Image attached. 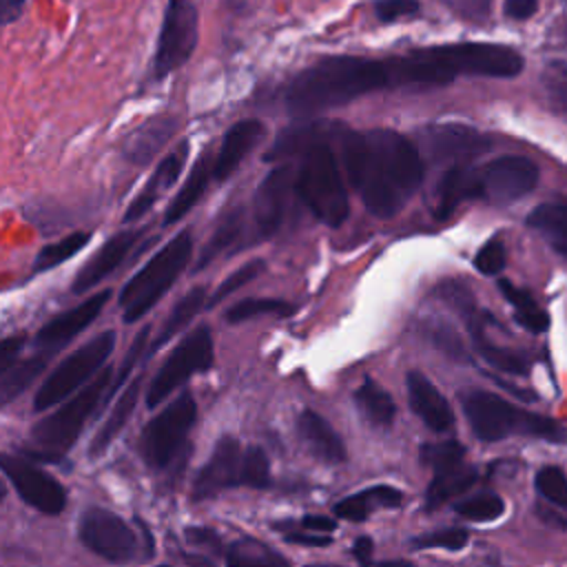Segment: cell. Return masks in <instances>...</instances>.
<instances>
[{
    "label": "cell",
    "mask_w": 567,
    "mask_h": 567,
    "mask_svg": "<svg viewBox=\"0 0 567 567\" xmlns=\"http://www.w3.org/2000/svg\"><path fill=\"white\" fill-rule=\"evenodd\" d=\"M339 142L348 179L368 213L379 219L394 217L423 182L419 148L390 128H343Z\"/></svg>",
    "instance_id": "1"
},
{
    "label": "cell",
    "mask_w": 567,
    "mask_h": 567,
    "mask_svg": "<svg viewBox=\"0 0 567 567\" xmlns=\"http://www.w3.org/2000/svg\"><path fill=\"white\" fill-rule=\"evenodd\" d=\"M381 89H390L385 60L330 55L295 75L286 86L284 102L290 115L308 117Z\"/></svg>",
    "instance_id": "2"
},
{
    "label": "cell",
    "mask_w": 567,
    "mask_h": 567,
    "mask_svg": "<svg viewBox=\"0 0 567 567\" xmlns=\"http://www.w3.org/2000/svg\"><path fill=\"white\" fill-rule=\"evenodd\" d=\"M461 403L472 425V432L481 441L492 443L509 434H529L554 443H567V427L558 425L547 416L518 410L494 392L470 390L461 396Z\"/></svg>",
    "instance_id": "3"
},
{
    "label": "cell",
    "mask_w": 567,
    "mask_h": 567,
    "mask_svg": "<svg viewBox=\"0 0 567 567\" xmlns=\"http://www.w3.org/2000/svg\"><path fill=\"white\" fill-rule=\"evenodd\" d=\"M295 190L299 199L306 204V208L321 224L337 228L346 221L350 213V202L328 137L310 144L303 151L295 177Z\"/></svg>",
    "instance_id": "4"
},
{
    "label": "cell",
    "mask_w": 567,
    "mask_h": 567,
    "mask_svg": "<svg viewBox=\"0 0 567 567\" xmlns=\"http://www.w3.org/2000/svg\"><path fill=\"white\" fill-rule=\"evenodd\" d=\"M113 370H100L82 390H78L62 408H58L53 414L44 416L31 427V441L35 443V450H27V456L31 461L49 458L58 461L73 443L78 441L86 419L97 408L104 390L113 383Z\"/></svg>",
    "instance_id": "5"
},
{
    "label": "cell",
    "mask_w": 567,
    "mask_h": 567,
    "mask_svg": "<svg viewBox=\"0 0 567 567\" xmlns=\"http://www.w3.org/2000/svg\"><path fill=\"white\" fill-rule=\"evenodd\" d=\"M193 255V239L188 230L175 235L162 250H157L140 272H135L120 292L122 319L135 323L142 319L173 286V281L188 266Z\"/></svg>",
    "instance_id": "6"
},
{
    "label": "cell",
    "mask_w": 567,
    "mask_h": 567,
    "mask_svg": "<svg viewBox=\"0 0 567 567\" xmlns=\"http://www.w3.org/2000/svg\"><path fill=\"white\" fill-rule=\"evenodd\" d=\"M113 348H115V332L104 330L95 334L89 343L71 352L62 363L53 368V372L38 388L33 399V410L42 412L73 396L84 383H89L100 372V368L111 357Z\"/></svg>",
    "instance_id": "7"
},
{
    "label": "cell",
    "mask_w": 567,
    "mask_h": 567,
    "mask_svg": "<svg viewBox=\"0 0 567 567\" xmlns=\"http://www.w3.org/2000/svg\"><path fill=\"white\" fill-rule=\"evenodd\" d=\"M195 421L197 403L188 392H184L146 423L140 436V452L144 461L155 470L168 467L177 456L179 447L186 443V436Z\"/></svg>",
    "instance_id": "8"
},
{
    "label": "cell",
    "mask_w": 567,
    "mask_h": 567,
    "mask_svg": "<svg viewBox=\"0 0 567 567\" xmlns=\"http://www.w3.org/2000/svg\"><path fill=\"white\" fill-rule=\"evenodd\" d=\"M213 363V334L208 326L190 330L164 359L146 390V408H157L193 374L208 370Z\"/></svg>",
    "instance_id": "9"
},
{
    "label": "cell",
    "mask_w": 567,
    "mask_h": 567,
    "mask_svg": "<svg viewBox=\"0 0 567 567\" xmlns=\"http://www.w3.org/2000/svg\"><path fill=\"white\" fill-rule=\"evenodd\" d=\"M197 47V9L190 0H166L157 47L155 75L164 78L179 69Z\"/></svg>",
    "instance_id": "10"
},
{
    "label": "cell",
    "mask_w": 567,
    "mask_h": 567,
    "mask_svg": "<svg viewBox=\"0 0 567 567\" xmlns=\"http://www.w3.org/2000/svg\"><path fill=\"white\" fill-rule=\"evenodd\" d=\"M476 199L509 204L527 195L538 184V168L532 159L505 155L474 168Z\"/></svg>",
    "instance_id": "11"
},
{
    "label": "cell",
    "mask_w": 567,
    "mask_h": 567,
    "mask_svg": "<svg viewBox=\"0 0 567 567\" xmlns=\"http://www.w3.org/2000/svg\"><path fill=\"white\" fill-rule=\"evenodd\" d=\"M80 543L109 563H128L137 554L135 532L113 512L89 507L78 523Z\"/></svg>",
    "instance_id": "12"
},
{
    "label": "cell",
    "mask_w": 567,
    "mask_h": 567,
    "mask_svg": "<svg viewBox=\"0 0 567 567\" xmlns=\"http://www.w3.org/2000/svg\"><path fill=\"white\" fill-rule=\"evenodd\" d=\"M0 465L9 483L27 505L47 516H58L64 509L66 492L51 474L42 472L27 458L11 454H2Z\"/></svg>",
    "instance_id": "13"
},
{
    "label": "cell",
    "mask_w": 567,
    "mask_h": 567,
    "mask_svg": "<svg viewBox=\"0 0 567 567\" xmlns=\"http://www.w3.org/2000/svg\"><path fill=\"white\" fill-rule=\"evenodd\" d=\"M244 450L235 436H221L215 443L213 454L197 472L193 483V501L213 498L228 487L241 485Z\"/></svg>",
    "instance_id": "14"
},
{
    "label": "cell",
    "mask_w": 567,
    "mask_h": 567,
    "mask_svg": "<svg viewBox=\"0 0 567 567\" xmlns=\"http://www.w3.org/2000/svg\"><path fill=\"white\" fill-rule=\"evenodd\" d=\"M295 186V177H292V166L290 164H281L275 171H270L259 188L255 190L252 197V219H255V228L257 235L264 237H272L281 221H284V210H286V199H288V190Z\"/></svg>",
    "instance_id": "15"
},
{
    "label": "cell",
    "mask_w": 567,
    "mask_h": 567,
    "mask_svg": "<svg viewBox=\"0 0 567 567\" xmlns=\"http://www.w3.org/2000/svg\"><path fill=\"white\" fill-rule=\"evenodd\" d=\"M111 292L109 290H100L95 295H91L86 301L78 303L75 308L53 317L49 323H44L38 334H35V346L49 354H53L55 350H60L62 346H66L75 334H80L86 326L93 323V319L102 312L104 303L109 301Z\"/></svg>",
    "instance_id": "16"
},
{
    "label": "cell",
    "mask_w": 567,
    "mask_h": 567,
    "mask_svg": "<svg viewBox=\"0 0 567 567\" xmlns=\"http://www.w3.org/2000/svg\"><path fill=\"white\" fill-rule=\"evenodd\" d=\"M142 230H120L117 235H113L111 239H106L84 264L82 268L75 272L73 284H71V292L82 295L89 288L97 286L106 275H111L128 255V250L133 248V244L140 239Z\"/></svg>",
    "instance_id": "17"
},
{
    "label": "cell",
    "mask_w": 567,
    "mask_h": 567,
    "mask_svg": "<svg viewBox=\"0 0 567 567\" xmlns=\"http://www.w3.org/2000/svg\"><path fill=\"white\" fill-rule=\"evenodd\" d=\"M188 148H190L188 142L182 140L179 146H177L175 151H171V153L159 162V166L155 168V173L148 177L146 186H144V188L135 195V199L128 204V208H126V213H124V217H122L124 224H133V221H137L142 215H146V213L153 208V204L177 182V177H179V173H182V168H184V164H186Z\"/></svg>",
    "instance_id": "18"
},
{
    "label": "cell",
    "mask_w": 567,
    "mask_h": 567,
    "mask_svg": "<svg viewBox=\"0 0 567 567\" xmlns=\"http://www.w3.org/2000/svg\"><path fill=\"white\" fill-rule=\"evenodd\" d=\"M405 388H408V401L412 412L434 432H445L454 423L452 408L447 399L436 390V385L421 374L419 370L408 372L405 377Z\"/></svg>",
    "instance_id": "19"
},
{
    "label": "cell",
    "mask_w": 567,
    "mask_h": 567,
    "mask_svg": "<svg viewBox=\"0 0 567 567\" xmlns=\"http://www.w3.org/2000/svg\"><path fill=\"white\" fill-rule=\"evenodd\" d=\"M425 146L432 157H465L489 148V140L472 126L465 124H436L423 131Z\"/></svg>",
    "instance_id": "20"
},
{
    "label": "cell",
    "mask_w": 567,
    "mask_h": 567,
    "mask_svg": "<svg viewBox=\"0 0 567 567\" xmlns=\"http://www.w3.org/2000/svg\"><path fill=\"white\" fill-rule=\"evenodd\" d=\"M261 135H264V124L259 120L235 122L221 140V146L213 162V177L217 182L228 179L237 171L241 159L257 146Z\"/></svg>",
    "instance_id": "21"
},
{
    "label": "cell",
    "mask_w": 567,
    "mask_h": 567,
    "mask_svg": "<svg viewBox=\"0 0 567 567\" xmlns=\"http://www.w3.org/2000/svg\"><path fill=\"white\" fill-rule=\"evenodd\" d=\"M297 434L303 445L326 463H343L346 461V445L341 436L332 430V425L317 414L315 410L306 408L297 416Z\"/></svg>",
    "instance_id": "22"
},
{
    "label": "cell",
    "mask_w": 567,
    "mask_h": 567,
    "mask_svg": "<svg viewBox=\"0 0 567 567\" xmlns=\"http://www.w3.org/2000/svg\"><path fill=\"white\" fill-rule=\"evenodd\" d=\"M403 503V494L392 487V485H374L368 489H361L352 496H346L339 501L332 512L337 518L352 520V523H363L374 509L379 507H399Z\"/></svg>",
    "instance_id": "23"
},
{
    "label": "cell",
    "mask_w": 567,
    "mask_h": 567,
    "mask_svg": "<svg viewBox=\"0 0 567 567\" xmlns=\"http://www.w3.org/2000/svg\"><path fill=\"white\" fill-rule=\"evenodd\" d=\"M142 381H144V374H137L131 385L120 394L117 403L113 405L111 414L106 416V421L102 423V427L95 432V436L91 439L89 443V456L91 458H97L102 452L109 450V445L113 443V439L124 430V425L128 423L135 405H137V399H140V388H142Z\"/></svg>",
    "instance_id": "24"
},
{
    "label": "cell",
    "mask_w": 567,
    "mask_h": 567,
    "mask_svg": "<svg viewBox=\"0 0 567 567\" xmlns=\"http://www.w3.org/2000/svg\"><path fill=\"white\" fill-rule=\"evenodd\" d=\"M465 199H476V184H474V168L456 164L447 168L436 186V206L434 217L445 219L456 210L458 204Z\"/></svg>",
    "instance_id": "25"
},
{
    "label": "cell",
    "mask_w": 567,
    "mask_h": 567,
    "mask_svg": "<svg viewBox=\"0 0 567 567\" xmlns=\"http://www.w3.org/2000/svg\"><path fill=\"white\" fill-rule=\"evenodd\" d=\"M465 323H467V330H470V337H472V343H474L476 352L492 368H496L501 372H507V374H525L527 372V361L518 352L501 348V346H494L487 339L478 310H474L470 317H465Z\"/></svg>",
    "instance_id": "26"
},
{
    "label": "cell",
    "mask_w": 567,
    "mask_h": 567,
    "mask_svg": "<svg viewBox=\"0 0 567 567\" xmlns=\"http://www.w3.org/2000/svg\"><path fill=\"white\" fill-rule=\"evenodd\" d=\"M177 128L175 117H155L142 124L126 142V157L133 164H148Z\"/></svg>",
    "instance_id": "27"
},
{
    "label": "cell",
    "mask_w": 567,
    "mask_h": 567,
    "mask_svg": "<svg viewBox=\"0 0 567 567\" xmlns=\"http://www.w3.org/2000/svg\"><path fill=\"white\" fill-rule=\"evenodd\" d=\"M527 224L545 237L556 252L567 257V202H547L536 206L529 213Z\"/></svg>",
    "instance_id": "28"
},
{
    "label": "cell",
    "mask_w": 567,
    "mask_h": 567,
    "mask_svg": "<svg viewBox=\"0 0 567 567\" xmlns=\"http://www.w3.org/2000/svg\"><path fill=\"white\" fill-rule=\"evenodd\" d=\"M210 177H213V164H210L208 155H202L197 159V164L193 166V171L188 173L182 188L177 190V195L173 197V202L168 204V208L164 213V224L166 226L182 219L195 206V202L204 195Z\"/></svg>",
    "instance_id": "29"
},
{
    "label": "cell",
    "mask_w": 567,
    "mask_h": 567,
    "mask_svg": "<svg viewBox=\"0 0 567 567\" xmlns=\"http://www.w3.org/2000/svg\"><path fill=\"white\" fill-rule=\"evenodd\" d=\"M474 483H476V470L467 467L465 463L450 467V470L434 472V478L430 481V485L425 489V509L432 512V509L441 507L450 498L467 492Z\"/></svg>",
    "instance_id": "30"
},
{
    "label": "cell",
    "mask_w": 567,
    "mask_h": 567,
    "mask_svg": "<svg viewBox=\"0 0 567 567\" xmlns=\"http://www.w3.org/2000/svg\"><path fill=\"white\" fill-rule=\"evenodd\" d=\"M204 306H206V290H204L202 286L190 288V290L173 306V310H171L168 317L164 319V323H162L157 337L151 341V352H148V354H153L155 350H159L162 346H166L173 337H177V332L184 330V328L190 323V319H195V315H197Z\"/></svg>",
    "instance_id": "31"
},
{
    "label": "cell",
    "mask_w": 567,
    "mask_h": 567,
    "mask_svg": "<svg viewBox=\"0 0 567 567\" xmlns=\"http://www.w3.org/2000/svg\"><path fill=\"white\" fill-rule=\"evenodd\" d=\"M354 403L361 410V414L374 425V427H390L396 416L394 399L372 379H365L357 392Z\"/></svg>",
    "instance_id": "32"
},
{
    "label": "cell",
    "mask_w": 567,
    "mask_h": 567,
    "mask_svg": "<svg viewBox=\"0 0 567 567\" xmlns=\"http://www.w3.org/2000/svg\"><path fill=\"white\" fill-rule=\"evenodd\" d=\"M244 228V213L241 208H230L226 210L219 221L215 224L213 235L208 237V241L204 244V248L199 250V257L195 261V270H204L213 259H217L230 244L237 241V237L241 235Z\"/></svg>",
    "instance_id": "33"
},
{
    "label": "cell",
    "mask_w": 567,
    "mask_h": 567,
    "mask_svg": "<svg viewBox=\"0 0 567 567\" xmlns=\"http://www.w3.org/2000/svg\"><path fill=\"white\" fill-rule=\"evenodd\" d=\"M49 357L51 354L42 350L40 354H33L24 361H16L7 372H2L0 403L9 405L18 394H22L35 381V377H40V372L47 368Z\"/></svg>",
    "instance_id": "34"
},
{
    "label": "cell",
    "mask_w": 567,
    "mask_h": 567,
    "mask_svg": "<svg viewBox=\"0 0 567 567\" xmlns=\"http://www.w3.org/2000/svg\"><path fill=\"white\" fill-rule=\"evenodd\" d=\"M89 241H91V233H86V230H75V233L62 237L60 241L47 244V246L38 252V257H35V261H33V270H35V272H44V270H51V268L60 266L62 261H66V259H71L73 255H78Z\"/></svg>",
    "instance_id": "35"
},
{
    "label": "cell",
    "mask_w": 567,
    "mask_h": 567,
    "mask_svg": "<svg viewBox=\"0 0 567 567\" xmlns=\"http://www.w3.org/2000/svg\"><path fill=\"white\" fill-rule=\"evenodd\" d=\"M226 563L233 567H248V565H288V558H284L272 547L246 538L239 543H233L226 549Z\"/></svg>",
    "instance_id": "36"
},
{
    "label": "cell",
    "mask_w": 567,
    "mask_h": 567,
    "mask_svg": "<svg viewBox=\"0 0 567 567\" xmlns=\"http://www.w3.org/2000/svg\"><path fill=\"white\" fill-rule=\"evenodd\" d=\"M295 306H290L284 299H272V297H248L244 301H237L226 310V321L228 323H241L248 321L257 315H292Z\"/></svg>",
    "instance_id": "37"
},
{
    "label": "cell",
    "mask_w": 567,
    "mask_h": 567,
    "mask_svg": "<svg viewBox=\"0 0 567 567\" xmlns=\"http://www.w3.org/2000/svg\"><path fill=\"white\" fill-rule=\"evenodd\" d=\"M419 458L423 465L432 467L434 472L450 470L463 463L465 447L458 441H443V443H425L419 450Z\"/></svg>",
    "instance_id": "38"
},
{
    "label": "cell",
    "mask_w": 567,
    "mask_h": 567,
    "mask_svg": "<svg viewBox=\"0 0 567 567\" xmlns=\"http://www.w3.org/2000/svg\"><path fill=\"white\" fill-rule=\"evenodd\" d=\"M505 509V503L501 496L496 494H478L472 498H465L461 503L454 505V512L467 520L474 523H487V520H496Z\"/></svg>",
    "instance_id": "39"
},
{
    "label": "cell",
    "mask_w": 567,
    "mask_h": 567,
    "mask_svg": "<svg viewBox=\"0 0 567 567\" xmlns=\"http://www.w3.org/2000/svg\"><path fill=\"white\" fill-rule=\"evenodd\" d=\"M266 270V261L264 259H250L244 266H239L235 272H230L219 286L217 290L210 295V299L206 301V308L217 306L219 301H224L226 297H230L233 292H237L239 288H244L246 284H250L252 279H257L261 272Z\"/></svg>",
    "instance_id": "40"
},
{
    "label": "cell",
    "mask_w": 567,
    "mask_h": 567,
    "mask_svg": "<svg viewBox=\"0 0 567 567\" xmlns=\"http://www.w3.org/2000/svg\"><path fill=\"white\" fill-rule=\"evenodd\" d=\"M241 485L252 489H266L270 485V461L259 445H250L244 450Z\"/></svg>",
    "instance_id": "41"
},
{
    "label": "cell",
    "mask_w": 567,
    "mask_h": 567,
    "mask_svg": "<svg viewBox=\"0 0 567 567\" xmlns=\"http://www.w3.org/2000/svg\"><path fill=\"white\" fill-rule=\"evenodd\" d=\"M470 534L463 527H445V529H436L430 534H423L419 538H412L410 545L414 549H450V551H458L467 545Z\"/></svg>",
    "instance_id": "42"
},
{
    "label": "cell",
    "mask_w": 567,
    "mask_h": 567,
    "mask_svg": "<svg viewBox=\"0 0 567 567\" xmlns=\"http://www.w3.org/2000/svg\"><path fill=\"white\" fill-rule=\"evenodd\" d=\"M536 489L549 501L554 503L556 507H563L567 509V478H565V472L558 470V467H543L538 474H536Z\"/></svg>",
    "instance_id": "43"
},
{
    "label": "cell",
    "mask_w": 567,
    "mask_h": 567,
    "mask_svg": "<svg viewBox=\"0 0 567 567\" xmlns=\"http://www.w3.org/2000/svg\"><path fill=\"white\" fill-rule=\"evenodd\" d=\"M425 332L430 337V341L447 357L456 359V361H467L465 357V346L461 343L458 334L447 326V323H441V321H427L425 323Z\"/></svg>",
    "instance_id": "44"
},
{
    "label": "cell",
    "mask_w": 567,
    "mask_h": 567,
    "mask_svg": "<svg viewBox=\"0 0 567 567\" xmlns=\"http://www.w3.org/2000/svg\"><path fill=\"white\" fill-rule=\"evenodd\" d=\"M474 266L483 275H496L505 266V246L498 237L489 239L487 244L481 246V250L474 257Z\"/></svg>",
    "instance_id": "45"
},
{
    "label": "cell",
    "mask_w": 567,
    "mask_h": 567,
    "mask_svg": "<svg viewBox=\"0 0 567 567\" xmlns=\"http://www.w3.org/2000/svg\"><path fill=\"white\" fill-rule=\"evenodd\" d=\"M419 11L416 0H377L374 2V16L381 22H396L401 18H410Z\"/></svg>",
    "instance_id": "46"
},
{
    "label": "cell",
    "mask_w": 567,
    "mask_h": 567,
    "mask_svg": "<svg viewBox=\"0 0 567 567\" xmlns=\"http://www.w3.org/2000/svg\"><path fill=\"white\" fill-rule=\"evenodd\" d=\"M186 540L190 545H197V547H206V549H213V551H224L219 534L215 529H208V527H186Z\"/></svg>",
    "instance_id": "47"
},
{
    "label": "cell",
    "mask_w": 567,
    "mask_h": 567,
    "mask_svg": "<svg viewBox=\"0 0 567 567\" xmlns=\"http://www.w3.org/2000/svg\"><path fill=\"white\" fill-rule=\"evenodd\" d=\"M498 288H501V292L505 295V299H507L516 310H529V308H536V301L532 299V295H529L527 290L516 288L512 281L501 279V281H498Z\"/></svg>",
    "instance_id": "48"
},
{
    "label": "cell",
    "mask_w": 567,
    "mask_h": 567,
    "mask_svg": "<svg viewBox=\"0 0 567 567\" xmlns=\"http://www.w3.org/2000/svg\"><path fill=\"white\" fill-rule=\"evenodd\" d=\"M516 321L527 328L529 332H545L549 328V317L547 312H543L538 306L529 308V310H516Z\"/></svg>",
    "instance_id": "49"
},
{
    "label": "cell",
    "mask_w": 567,
    "mask_h": 567,
    "mask_svg": "<svg viewBox=\"0 0 567 567\" xmlns=\"http://www.w3.org/2000/svg\"><path fill=\"white\" fill-rule=\"evenodd\" d=\"M24 346V334H11L2 339L0 346V372H7L16 361H18V352Z\"/></svg>",
    "instance_id": "50"
},
{
    "label": "cell",
    "mask_w": 567,
    "mask_h": 567,
    "mask_svg": "<svg viewBox=\"0 0 567 567\" xmlns=\"http://www.w3.org/2000/svg\"><path fill=\"white\" fill-rule=\"evenodd\" d=\"M288 543H295V545H306V547H328L332 543L330 536H323L319 532H310V529H303V532H286L284 536Z\"/></svg>",
    "instance_id": "51"
},
{
    "label": "cell",
    "mask_w": 567,
    "mask_h": 567,
    "mask_svg": "<svg viewBox=\"0 0 567 567\" xmlns=\"http://www.w3.org/2000/svg\"><path fill=\"white\" fill-rule=\"evenodd\" d=\"M538 0H505L503 11L512 20H527L536 13Z\"/></svg>",
    "instance_id": "52"
},
{
    "label": "cell",
    "mask_w": 567,
    "mask_h": 567,
    "mask_svg": "<svg viewBox=\"0 0 567 567\" xmlns=\"http://www.w3.org/2000/svg\"><path fill=\"white\" fill-rule=\"evenodd\" d=\"M549 97L554 102V106L567 115V78H556L549 84Z\"/></svg>",
    "instance_id": "53"
},
{
    "label": "cell",
    "mask_w": 567,
    "mask_h": 567,
    "mask_svg": "<svg viewBox=\"0 0 567 567\" xmlns=\"http://www.w3.org/2000/svg\"><path fill=\"white\" fill-rule=\"evenodd\" d=\"M24 11V0H0V22L7 27L16 22Z\"/></svg>",
    "instance_id": "54"
},
{
    "label": "cell",
    "mask_w": 567,
    "mask_h": 567,
    "mask_svg": "<svg viewBox=\"0 0 567 567\" xmlns=\"http://www.w3.org/2000/svg\"><path fill=\"white\" fill-rule=\"evenodd\" d=\"M301 527L310 529V532H334L337 523L328 516H319V514H308L301 518Z\"/></svg>",
    "instance_id": "55"
},
{
    "label": "cell",
    "mask_w": 567,
    "mask_h": 567,
    "mask_svg": "<svg viewBox=\"0 0 567 567\" xmlns=\"http://www.w3.org/2000/svg\"><path fill=\"white\" fill-rule=\"evenodd\" d=\"M487 4H489V0H454V7L463 16H470V18L483 16L487 11Z\"/></svg>",
    "instance_id": "56"
},
{
    "label": "cell",
    "mask_w": 567,
    "mask_h": 567,
    "mask_svg": "<svg viewBox=\"0 0 567 567\" xmlns=\"http://www.w3.org/2000/svg\"><path fill=\"white\" fill-rule=\"evenodd\" d=\"M372 551H374V543H372V538H368V536H359V538L352 543V554H354V558H357L359 563H370Z\"/></svg>",
    "instance_id": "57"
}]
</instances>
